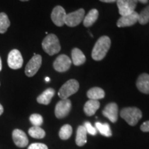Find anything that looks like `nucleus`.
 <instances>
[{
	"mask_svg": "<svg viewBox=\"0 0 149 149\" xmlns=\"http://www.w3.org/2000/svg\"><path fill=\"white\" fill-rule=\"evenodd\" d=\"M139 13L134 11L132 13L122 16L117 22V26L119 28L131 26L138 22Z\"/></svg>",
	"mask_w": 149,
	"mask_h": 149,
	"instance_id": "12",
	"label": "nucleus"
},
{
	"mask_svg": "<svg viewBox=\"0 0 149 149\" xmlns=\"http://www.w3.org/2000/svg\"><path fill=\"white\" fill-rule=\"evenodd\" d=\"M3 113V107H2V105L0 104V115H2Z\"/></svg>",
	"mask_w": 149,
	"mask_h": 149,
	"instance_id": "33",
	"label": "nucleus"
},
{
	"mask_svg": "<svg viewBox=\"0 0 149 149\" xmlns=\"http://www.w3.org/2000/svg\"><path fill=\"white\" fill-rule=\"evenodd\" d=\"M72 133V128L69 124H65L60 128L59 132V136L60 139L66 140L69 139Z\"/></svg>",
	"mask_w": 149,
	"mask_h": 149,
	"instance_id": "25",
	"label": "nucleus"
},
{
	"mask_svg": "<svg viewBox=\"0 0 149 149\" xmlns=\"http://www.w3.org/2000/svg\"><path fill=\"white\" fill-rule=\"evenodd\" d=\"M20 1H29V0H20Z\"/></svg>",
	"mask_w": 149,
	"mask_h": 149,
	"instance_id": "36",
	"label": "nucleus"
},
{
	"mask_svg": "<svg viewBox=\"0 0 149 149\" xmlns=\"http://www.w3.org/2000/svg\"><path fill=\"white\" fill-rule=\"evenodd\" d=\"M95 128L102 135L105 136V137H111L112 135L111 129L110 128L109 124L107 123L102 124L101 122H96Z\"/></svg>",
	"mask_w": 149,
	"mask_h": 149,
	"instance_id": "23",
	"label": "nucleus"
},
{
	"mask_svg": "<svg viewBox=\"0 0 149 149\" xmlns=\"http://www.w3.org/2000/svg\"><path fill=\"white\" fill-rule=\"evenodd\" d=\"M149 22V5L143 9L139 14L138 22L141 25L146 24Z\"/></svg>",
	"mask_w": 149,
	"mask_h": 149,
	"instance_id": "26",
	"label": "nucleus"
},
{
	"mask_svg": "<svg viewBox=\"0 0 149 149\" xmlns=\"http://www.w3.org/2000/svg\"><path fill=\"white\" fill-rule=\"evenodd\" d=\"M98 16L99 12L97 9H92V10H91L88 12V13L84 18L83 23L84 26L90 27L91 26H93V24L97 19Z\"/></svg>",
	"mask_w": 149,
	"mask_h": 149,
	"instance_id": "20",
	"label": "nucleus"
},
{
	"mask_svg": "<svg viewBox=\"0 0 149 149\" xmlns=\"http://www.w3.org/2000/svg\"><path fill=\"white\" fill-rule=\"evenodd\" d=\"M85 15V10L83 8L74 11L66 14L65 18V24L69 27L77 26L84 20Z\"/></svg>",
	"mask_w": 149,
	"mask_h": 149,
	"instance_id": "5",
	"label": "nucleus"
},
{
	"mask_svg": "<svg viewBox=\"0 0 149 149\" xmlns=\"http://www.w3.org/2000/svg\"><path fill=\"white\" fill-rule=\"evenodd\" d=\"M105 96V92L103 89L99 87H94L91 88L87 92V97L90 100H98L100 99H103Z\"/></svg>",
	"mask_w": 149,
	"mask_h": 149,
	"instance_id": "21",
	"label": "nucleus"
},
{
	"mask_svg": "<svg viewBox=\"0 0 149 149\" xmlns=\"http://www.w3.org/2000/svg\"><path fill=\"white\" fill-rule=\"evenodd\" d=\"M28 149H48V146L42 143H33L30 145Z\"/></svg>",
	"mask_w": 149,
	"mask_h": 149,
	"instance_id": "29",
	"label": "nucleus"
},
{
	"mask_svg": "<svg viewBox=\"0 0 149 149\" xmlns=\"http://www.w3.org/2000/svg\"><path fill=\"white\" fill-rule=\"evenodd\" d=\"M45 80H46V81H47V82H48V81H49L51 79H50V78L48 77H46L45 78Z\"/></svg>",
	"mask_w": 149,
	"mask_h": 149,
	"instance_id": "35",
	"label": "nucleus"
},
{
	"mask_svg": "<svg viewBox=\"0 0 149 149\" xmlns=\"http://www.w3.org/2000/svg\"><path fill=\"white\" fill-rule=\"evenodd\" d=\"M79 84L76 79H70L62 85L58 92V95L61 100L68 99L79 90Z\"/></svg>",
	"mask_w": 149,
	"mask_h": 149,
	"instance_id": "4",
	"label": "nucleus"
},
{
	"mask_svg": "<svg viewBox=\"0 0 149 149\" xmlns=\"http://www.w3.org/2000/svg\"><path fill=\"white\" fill-rule=\"evenodd\" d=\"M137 0H117V5L121 16L130 14L135 11Z\"/></svg>",
	"mask_w": 149,
	"mask_h": 149,
	"instance_id": "8",
	"label": "nucleus"
},
{
	"mask_svg": "<svg viewBox=\"0 0 149 149\" xmlns=\"http://www.w3.org/2000/svg\"><path fill=\"white\" fill-rule=\"evenodd\" d=\"M10 22L8 17L4 13H0V33L3 34L10 26Z\"/></svg>",
	"mask_w": 149,
	"mask_h": 149,
	"instance_id": "22",
	"label": "nucleus"
},
{
	"mask_svg": "<svg viewBox=\"0 0 149 149\" xmlns=\"http://www.w3.org/2000/svg\"><path fill=\"white\" fill-rule=\"evenodd\" d=\"M71 57L72 62L73 63L75 66H81L84 64L86 61V57L82 51L79 48H75L72 50L71 52Z\"/></svg>",
	"mask_w": 149,
	"mask_h": 149,
	"instance_id": "18",
	"label": "nucleus"
},
{
	"mask_svg": "<svg viewBox=\"0 0 149 149\" xmlns=\"http://www.w3.org/2000/svg\"><path fill=\"white\" fill-rule=\"evenodd\" d=\"M29 119L31 124L34 126H40L43 124V117L40 114H32Z\"/></svg>",
	"mask_w": 149,
	"mask_h": 149,
	"instance_id": "27",
	"label": "nucleus"
},
{
	"mask_svg": "<svg viewBox=\"0 0 149 149\" xmlns=\"http://www.w3.org/2000/svg\"><path fill=\"white\" fill-rule=\"evenodd\" d=\"M137 1H139V2L141 3H147L148 2V0H137Z\"/></svg>",
	"mask_w": 149,
	"mask_h": 149,
	"instance_id": "32",
	"label": "nucleus"
},
{
	"mask_svg": "<svg viewBox=\"0 0 149 149\" xmlns=\"http://www.w3.org/2000/svg\"><path fill=\"white\" fill-rule=\"evenodd\" d=\"M8 65L11 69L17 70L23 66L24 59L19 51L17 49L12 50L8 55Z\"/></svg>",
	"mask_w": 149,
	"mask_h": 149,
	"instance_id": "7",
	"label": "nucleus"
},
{
	"mask_svg": "<svg viewBox=\"0 0 149 149\" xmlns=\"http://www.w3.org/2000/svg\"><path fill=\"white\" fill-rule=\"evenodd\" d=\"M66 13L64 8L61 6H57L51 13V19L57 26H63L65 24Z\"/></svg>",
	"mask_w": 149,
	"mask_h": 149,
	"instance_id": "11",
	"label": "nucleus"
},
{
	"mask_svg": "<svg viewBox=\"0 0 149 149\" xmlns=\"http://www.w3.org/2000/svg\"><path fill=\"white\" fill-rule=\"evenodd\" d=\"M1 68H2V64H1V57H0V71L1 70Z\"/></svg>",
	"mask_w": 149,
	"mask_h": 149,
	"instance_id": "34",
	"label": "nucleus"
},
{
	"mask_svg": "<svg viewBox=\"0 0 149 149\" xmlns=\"http://www.w3.org/2000/svg\"><path fill=\"white\" fill-rule=\"evenodd\" d=\"M76 144L79 146H82L87 142V132L84 126H79L77 128V135L75 139Z\"/></svg>",
	"mask_w": 149,
	"mask_h": 149,
	"instance_id": "19",
	"label": "nucleus"
},
{
	"mask_svg": "<svg viewBox=\"0 0 149 149\" xmlns=\"http://www.w3.org/2000/svg\"><path fill=\"white\" fill-rule=\"evenodd\" d=\"M100 1H102V2H105V3H113V2H117V0H100Z\"/></svg>",
	"mask_w": 149,
	"mask_h": 149,
	"instance_id": "31",
	"label": "nucleus"
},
{
	"mask_svg": "<svg viewBox=\"0 0 149 149\" xmlns=\"http://www.w3.org/2000/svg\"><path fill=\"white\" fill-rule=\"evenodd\" d=\"M141 130L143 132H149V120L143 123L140 126Z\"/></svg>",
	"mask_w": 149,
	"mask_h": 149,
	"instance_id": "30",
	"label": "nucleus"
},
{
	"mask_svg": "<svg viewBox=\"0 0 149 149\" xmlns=\"http://www.w3.org/2000/svg\"><path fill=\"white\" fill-rule=\"evenodd\" d=\"M102 113L111 122H116L118 117V107L115 103H110L104 108Z\"/></svg>",
	"mask_w": 149,
	"mask_h": 149,
	"instance_id": "14",
	"label": "nucleus"
},
{
	"mask_svg": "<svg viewBox=\"0 0 149 149\" xmlns=\"http://www.w3.org/2000/svg\"><path fill=\"white\" fill-rule=\"evenodd\" d=\"M111 41L108 36L100 37L95 44L92 51V57L95 61H101L103 59L111 47Z\"/></svg>",
	"mask_w": 149,
	"mask_h": 149,
	"instance_id": "1",
	"label": "nucleus"
},
{
	"mask_svg": "<svg viewBox=\"0 0 149 149\" xmlns=\"http://www.w3.org/2000/svg\"><path fill=\"white\" fill-rule=\"evenodd\" d=\"M86 130L87 133L90 134L91 135H95L97 134V129L96 128L93 127L92 124H91V122H86L84 123V126Z\"/></svg>",
	"mask_w": 149,
	"mask_h": 149,
	"instance_id": "28",
	"label": "nucleus"
},
{
	"mask_svg": "<svg viewBox=\"0 0 149 149\" xmlns=\"http://www.w3.org/2000/svg\"><path fill=\"white\" fill-rule=\"evenodd\" d=\"M29 134L31 137L36 139H42L45 137L46 133L40 126H32L29 128Z\"/></svg>",
	"mask_w": 149,
	"mask_h": 149,
	"instance_id": "24",
	"label": "nucleus"
},
{
	"mask_svg": "<svg viewBox=\"0 0 149 149\" xmlns=\"http://www.w3.org/2000/svg\"><path fill=\"white\" fill-rule=\"evenodd\" d=\"M72 61L66 55H60L56 58L53 62L54 69L59 72H66L71 66Z\"/></svg>",
	"mask_w": 149,
	"mask_h": 149,
	"instance_id": "10",
	"label": "nucleus"
},
{
	"mask_svg": "<svg viewBox=\"0 0 149 149\" xmlns=\"http://www.w3.org/2000/svg\"><path fill=\"white\" fill-rule=\"evenodd\" d=\"M136 86L140 92L144 94H149V74L147 73L141 74L137 78Z\"/></svg>",
	"mask_w": 149,
	"mask_h": 149,
	"instance_id": "15",
	"label": "nucleus"
},
{
	"mask_svg": "<svg viewBox=\"0 0 149 149\" xmlns=\"http://www.w3.org/2000/svg\"><path fill=\"white\" fill-rule=\"evenodd\" d=\"M120 115L129 125L135 126L142 117V113L136 107H127L121 111Z\"/></svg>",
	"mask_w": 149,
	"mask_h": 149,
	"instance_id": "3",
	"label": "nucleus"
},
{
	"mask_svg": "<svg viewBox=\"0 0 149 149\" xmlns=\"http://www.w3.org/2000/svg\"><path fill=\"white\" fill-rule=\"evenodd\" d=\"M13 139L15 144L19 148H24L29 144V139H28L26 134L23 130L20 129H15L13 131Z\"/></svg>",
	"mask_w": 149,
	"mask_h": 149,
	"instance_id": "13",
	"label": "nucleus"
},
{
	"mask_svg": "<svg viewBox=\"0 0 149 149\" xmlns=\"http://www.w3.org/2000/svg\"><path fill=\"white\" fill-rule=\"evenodd\" d=\"M100 107V103L98 100H89L86 102L84 107V111L85 114L88 116H92L95 114L97 111Z\"/></svg>",
	"mask_w": 149,
	"mask_h": 149,
	"instance_id": "17",
	"label": "nucleus"
},
{
	"mask_svg": "<svg viewBox=\"0 0 149 149\" xmlns=\"http://www.w3.org/2000/svg\"><path fill=\"white\" fill-rule=\"evenodd\" d=\"M71 102L68 99L61 100L56 104L55 114L57 118L62 119L68 115L71 109Z\"/></svg>",
	"mask_w": 149,
	"mask_h": 149,
	"instance_id": "9",
	"label": "nucleus"
},
{
	"mask_svg": "<svg viewBox=\"0 0 149 149\" xmlns=\"http://www.w3.org/2000/svg\"><path fill=\"white\" fill-rule=\"evenodd\" d=\"M55 91L53 88H47L40 95H39L37 98V101L39 104L48 105L51 102L52 98L55 95Z\"/></svg>",
	"mask_w": 149,
	"mask_h": 149,
	"instance_id": "16",
	"label": "nucleus"
},
{
	"mask_svg": "<svg viewBox=\"0 0 149 149\" xmlns=\"http://www.w3.org/2000/svg\"><path fill=\"white\" fill-rule=\"evenodd\" d=\"M43 50L49 55H54L58 53L61 50L58 37L54 34L48 35L42 42Z\"/></svg>",
	"mask_w": 149,
	"mask_h": 149,
	"instance_id": "2",
	"label": "nucleus"
},
{
	"mask_svg": "<svg viewBox=\"0 0 149 149\" xmlns=\"http://www.w3.org/2000/svg\"><path fill=\"white\" fill-rule=\"evenodd\" d=\"M42 56L35 54L34 56L30 59L25 68V73L28 77H33L37 73L42 65Z\"/></svg>",
	"mask_w": 149,
	"mask_h": 149,
	"instance_id": "6",
	"label": "nucleus"
}]
</instances>
